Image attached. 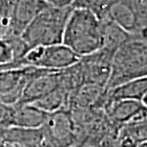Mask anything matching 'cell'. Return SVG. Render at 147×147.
I'll return each instance as SVG.
<instances>
[{
  "instance_id": "15",
  "label": "cell",
  "mask_w": 147,
  "mask_h": 147,
  "mask_svg": "<svg viewBox=\"0 0 147 147\" xmlns=\"http://www.w3.org/2000/svg\"><path fill=\"white\" fill-rule=\"evenodd\" d=\"M71 98L72 93L60 82L55 90L33 104L46 113H53L60 109L69 110Z\"/></svg>"
},
{
  "instance_id": "10",
  "label": "cell",
  "mask_w": 147,
  "mask_h": 147,
  "mask_svg": "<svg viewBox=\"0 0 147 147\" xmlns=\"http://www.w3.org/2000/svg\"><path fill=\"white\" fill-rule=\"evenodd\" d=\"M48 113L33 103H16L10 107L7 128H39L45 122Z\"/></svg>"
},
{
  "instance_id": "11",
  "label": "cell",
  "mask_w": 147,
  "mask_h": 147,
  "mask_svg": "<svg viewBox=\"0 0 147 147\" xmlns=\"http://www.w3.org/2000/svg\"><path fill=\"white\" fill-rule=\"evenodd\" d=\"M147 96V78H140L127 81L117 86L105 90L102 107L106 102L115 100H137L146 105Z\"/></svg>"
},
{
  "instance_id": "1",
  "label": "cell",
  "mask_w": 147,
  "mask_h": 147,
  "mask_svg": "<svg viewBox=\"0 0 147 147\" xmlns=\"http://www.w3.org/2000/svg\"><path fill=\"white\" fill-rule=\"evenodd\" d=\"M102 42V26L98 16L90 10L73 8L64 29L62 44L78 57H84L101 49Z\"/></svg>"
},
{
  "instance_id": "3",
  "label": "cell",
  "mask_w": 147,
  "mask_h": 147,
  "mask_svg": "<svg viewBox=\"0 0 147 147\" xmlns=\"http://www.w3.org/2000/svg\"><path fill=\"white\" fill-rule=\"evenodd\" d=\"M147 76V38L137 36L114 53L111 73L105 90Z\"/></svg>"
},
{
  "instance_id": "8",
  "label": "cell",
  "mask_w": 147,
  "mask_h": 147,
  "mask_svg": "<svg viewBox=\"0 0 147 147\" xmlns=\"http://www.w3.org/2000/svg\"><path fill=\"white\" fill-rule=\"evenodd\" d=\"M60 71L44 69L33 76L25 86L17 103H34L51 93L60 83Z\"/></svg>"
},
{
  "instance_id": "13",
  "label": "cell",
  "mask_w": 147,
  "mask_h": 147,
  "mask_svg": "<svg viewBox=\"0 0 147 147\" xmlns=\"http://www.w3.org/2000/svg\"><path fill=\"white\" fill-rule=\"evenodd\" d=\"M0 140L16 147H42L41 128L8 127L0 129Z\"/></svg>"
},
{
  "instance_id": "20",
  "label": "cell",
  "mask_w": 147,
  "mask_h": 147,
  "mask_svg": "<svg viewBox=\"0 0 147 147\" xmlns=\"http://www.w3.org/2000/svg\"><path fill=\"white\" fill-rule=\"evenodd\" d=\"M3 144H4V143H3L1 140H0V147H3Z\"/></svg>"
},
{
  "instance_id": "12",
  "label": "cell",
  "mask_w": 147,
  "mask_h": 147,
  "mask_svg": "<svg viewBox=\"0 0 147 147\" xmlns=\"http://www.w3.org/2000/svg\"><path fill=\"white\" fill-rule=\"evenodd\" d=\"M146 109V105L137 100H115L106 102L102 110L115 128H119Z\"/></svg>"
},
{
  "instance_id": "7",
  "label": "cell",
  "mask_w": 147,
  "mask_h": 147,
  "mask_svg": "<svg viewBox=\"0 0 147 147\" xmlns=\"http://www.w3.org/2000/svg\"><path fill=\"white\" fill-rule=\"evenodd\" d=\"M44 69L22 67L0 71V101L13 105L19 101L29 80Z\"/></svg>"
},
{
  "instance_id": "2",
  "label": "cell",
  "mask_w": 147,
  "mask_h": 147,
  "mask_svg": "<svg viewBox=\"0 0 147 147\" xmlns=\"http://www.w3.org/2000/svg\"><path fill=\"white\" fill-rule=\"evenodd\" d=\"M72 10V6L59 8L45 2L20 36L29 49L62 43L64 29Z\"/></svg>"
},
{
  "instance_id": "14",
  "label": "cell",
  "mask_w": 147,
  "mask_h": 147,
  "mask_svg": "<svg viewBox=\"0 0 147 147\" xmlns=\"http://www.w3.org/2000/svg\"><path fill=\"white\" fill-rule=\"evenodd\" d=\"M99 19L101 21L102 38H103L101 48L107 49L109 51L115 53L116 50L120 45H122L123 43L127 42L128 40H130L134 37L140 36L128 33V32H126L125 30H123L121 27H119V25L116 24L106 16H103Z\"/></svg>"
},
{
  "instance_id": "16",
  "label": "cell",
  "mask_w": 147,
  "mask_h": 147,
  "mask_svg": "<svg viewBox=\"0 0 147 147\" xmlns=\"http://www.w3.org/2000/svg\"><path fill=\"white\" fill-rule=\"evenodd\" d=\"M115 1L116 0H74L71 6L73 8L90 10L98 18H101Z\"/></svg>"
},
{
  "instance_id": "19",
  "label": "cell",
  "mask_w": 147,
  "mask_h": 147,
  "mask_svg": "<svg viewBox=\"0 0 147 147\" xmlns=\"http://www.w3.org/2000/svg\"><path fill=\"white\" fill-rule=\"evenodd\" d=\"M8 34V25L0 16V38L5 37Z\"/></svg>"
},
{
  "instance_id": "18",
  "label": "cell",
  "mask_w": 147,
  "mask_h": 147,
  "mask_svg": "<svg viewBox=\"0 0 147 147\" xmlns=\"http://www.w3.org/2000/svg\"><path fill=\"white\" fill-rule=\"evenodd\" d=\"M14 1L16 0H0V16L6 21L7 25L11 7H13Z\"/></svg>"
},
{
  "instance_id": "9",
  "label": "cell",
  "mask_w": 147,
  "mask_h": 147,
  "mask_svg": "<svg viewBox=\"0 0 147 147\" xmlns=\"http://www.w3.org/2000/svg\"><path fill=\"white\" fill-rule=\"evenodd\" d=\"M44 4L43 0H16L9 16L7 36H20Z\"/></svg>"
},
{
  "instance_id": "21",
  "label": "cell",
  "mask_w": 147,
  "mask_h": 147,
  "mask_svg": "<svg viewBox=\"0 0 147 147\" xmlns=\"http://www.w3.org/2000/svg\"><path fill=\"white\" fill-rule=\"evenodd\" d=\"M73 147H81V145H75V146H73Z\"/></svg>"
},
{
  "instance_id": "6",
  "label": "cell",
  "mask_w": 147,
  "mask_h": 147,
  "mask_svg": "<svg viewBox=\"0 0 147 147\" xmlns=\"http://www.w3.org/2000/svg\"><path fill=\"white\" fill-rule=\"evenodd\" d=\"M114 52L101 48L93 54L80 57L78 61L82 83L95 84L105 89L109 79Z\"/></svg>"
},
{
  "instance_id": "17",
  "label": "cell",
  "mask_w": 147,
  "mask_h": 147,
  "mask_svg": "<svg viewBox=\"0 0 147 147\" xmlns=\"http://www.w3.org/2000/svg\"><path fill=\"white\" fill-rule=\"evenodd\" d=\"M14 60L13 51L6 38H0V67L13 62Z\"/></svg>"
},
{
  "instance_id": "4",
  "label": "cell",
  "mask_w": 147,
  "mask_h": 147,
  "mask_svg": "<svg viewBox=\"0 0 147 147\" xmlns=\"http://www.w3.org/2000/svg\"><path fill=\"white\" fill-rule=\"evenodd\" d=\"M79 58L80 57L62 43L36 46L31 48L20 59L1 66L0 71L22 67H34L51 71H60L78 62Z\"/></svg>"
},
{
  "instance_id": "5",
  "label": "cell",
  "mask_w": 147,
  "mask_h": 147,
  "mask_svg": "<svg viewBox=\"0 0 147 147\" xmlns=\"http://www.w3.org/2000/svg\"><path fill=\"white\" fill-rule=\"evenodd\" d=\"M42 147H73L78 144L76 128L71 112L60 109L48 113L41 126Z\"/></svg>"
}]
</instances>
